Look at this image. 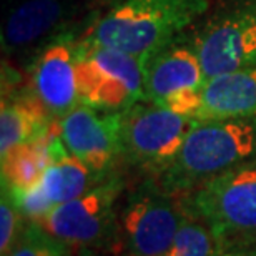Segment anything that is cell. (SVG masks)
Segmentation results:
<instances>
[{
    "instance_id": "2e32d148",
    "label": "cell",
    "mask_w": 256,
    "mask_h": 256,
    "mask_svg": "<svg viewBox=\"0 0 256 256\" xmlns=\"http://www.w3.org/2000/svg\"><path fill=\"white\" fill-rule=\"evenodd\" d=\"M57 124L58 120L37 140L22 143L5 153L2 156V185L10 190H30L38 185L50 163L48 143Z\"/></svg>"
},
{
    "instance_id": "7c38bea8",
    "label": "cell",
    "mask_w": 256,
    "mask_h": 256,
    "mask_svg": "<svg viewBox=\"0 0 256 256\" xmlns=\"http://www.w3.org/2000/svg\"><path fill=\"white\" fill-rule=\"evenodd\" d=\"M32 94L55 120L82 104L76 85V45L72 34L48 44L37 55L32 68Z\"/></svg>"
},
{
    "instance_id": "ffe728a7",
    "label": "cell",
    "mask_w": 256,
    "mask_h": 256,
    "mask_svg": "<svg viewBox=\"0 0 256 256\" xmlns=\"http://www.w3.org/2000/svg\"><path fill=\"white\" fill-rule=\"evenodd\" d=\"M216 256H256V243L223 250V252H220Z\"/></svg>"
},
{
    "instance_id": "e0dca14e",
    "label": "cell",
    "mask_w": 256,
    "mask_h": 256,
    "mask_svg": "<svg viewBox=\"0 0 256 256\" xmlns=\"http://www.w3.org/2000/svg\"><path fill=\"white\" fill-rule=\"evenodd\" d=\"M218 252L216 238L210 226L200 216L186 210L166 256H216Z\"/></svg>"
},
{
    "instance_id": "4fadbf2b",
    "label": "cell",
    "mask_w": 256,
    "mask_h": 256,
    "mask_svg": "<svg viewBox=\"0 0 256 256\" xmlns=\"http://www.w3.org/2000/svg\"><path fill=\"white\" fill-rule=\"evenodd\" d=\"M256 66L212 76L202 90V106L196 120L254 118Z\"/></svg>"
},
{
    "instance_id": "ba28073f",
    "label": "cell",
    "mask_w": 256,
    "mask_h": 256,
    "mask_svg": "<svg viewBox=\"0 0 256 256\" xmlns=\"http://www.w3.org/2000/svg\"><path fill=\"white\" fill-rule=\"evenodd\" d=\"M206 82L194 44L175 40L145 58V102L196 118Z\"/></svg>"
},
{
    "instance_id": "8992f818",
    "label": "cell",
    "mask_w": 256,
    "mask_h": 256,
    "mask_svg": "<svg viewBox=\"0 0 256 256\" xmlns=\"http://www.w3.org/2000/svg\"><path fill=\"white\" fill-rule=\"evenodd\" d=\"M196 118L163 108L150 102L120 112L122 162L153 178L175 162Z\"/></svg>"
},
{
    "instance_id": "3957f363",
    "label": "cell",
    "mask_w": 256,
    "mask_h": 256,
    "mask_svg": "<svg viewBox=\"0 0 256 256\" xmlns=\"http://www.w3.org/2000/svg\"><path fill=\"white\" fill-rule=\"evenodd\" d=\"M180 196L188 212L210 226L220 252L256 243V158Z\"/></svg>"
},
{
    "instance_id": "6da1fadb",
    "label": "cell",
    "mask_w": 256,
    "mask_h": 256,
    "mask_svg": "<svg viewBox=\"0 0 256 256\" xmlns=\"http://www.w3.org/2000/svg\"><path fill=\"white\" fill-rule=\"evenodd\" d=\"M206 8L208 0H118L84 40L148 58L180 38Z\"/></svg>"
},
{
    "instance_id": "5bb4252c",
    "label": "cell",
    "mask_w": 256,
    "mask_h": 256,
    "mask_svg": "<svg viewBox=\"0 0 256 256\" xmlns=\"http://www.w3.org/2000/svg\"><path fill=\"white\" fill-rule=\"evenodd\" d=\"M48 153L50 163L44 172L40 186L54 206L82 196L92 186L104 180L66 150L62 136H60L58 124L50 138Z\"/></svg>"
},
{
    "instance_id": "5b68a950",
    "label": "cell",
    "mask_w": 256,
    "mask_h": 256,
    "mask_svg": "<svg viewBox=\"0 0 256 256\" xmlns=\"http://www.w3.org/2000/svg\"><path fill=\"white\" fill-rule=\"evenodd\" d=\"M124 190V176L114 172L82 196L57 204L37 223L74 250L92 248L116 256L118 200Z\"/></svg>"
},
{
    "instance_id": "9a60e30c",
    "label": "cell",
    "mask_w": 256,
    "mask_h": 256,
    "mask_svg": "<svg viewBox=\"0 0 256 256\" xmlns=\"http://www.w3.org/2000/svg\"><path fill=\"white\" fill-rule=\"evenodd\" d=\"M52 115L34 94L2 96L0 106V156L22 143L37 140L52 126Z\"/></svg>"
},
{
    "instance_id": "7a4b0ae2",
    "label": "cell",
    "mask_w": 256,
    "mask_h": 256,
    "mask_svg": "<svg viewBox=\"0 0 256 256\" xmlns=\"http://www.w3.org/2000/svg\"><path fill=\"white\" fill-rule=\"evenodd\" d=\"M253 158H256V116L198 120L175 162L156 180L165 190L182 194Z\"/></svg>"
},
{
    "instance_id": "9c48e42d",
    "label": "cell",
    "mask_w": 256,
    "mask_h": 256,
    "mask_svg": "<svg viewBox=\"0 0 256 256\" xmlns=\"http://www.w3.org/2000/svg\"><path fill=\"white\" fill-rule=\"evenodd\" d=\"M204 76L256 66V0H240L204 24L193 40Z\"/></svg>"
},
{
    "instance_id": "44dd1931",
    "label": "cell",
    "mask_w": 256,
    "mask_h": 256,
    "mask_svg": "<svg viewBox=\"0 0 256 256\" xmlns=\"http://www.w3.org/2000/svg\"><path fill=\"white\" fill-rule=\"evenodd\" d=\"M75 256H105V253L102 252H96V250H92V248H78L75 250Z\"/></svg>"
},
{
    "instance_id": "277c9868",
    "label": "cell",
    "mask_w": 256,
    "mask_h": 256,
    "mask_svg": "<svg viewBox=\"0 0 256 256\" xmlns=\"http://www.w3.org/2000/svg\"><path fill=\"white\" fill-rule=\"evenodd\" d=\"M185 213L180 194L148 176L118 206L116 256H166Z\"/></svg>"
},
{
    "instance_id": "30bf717a",
    "label": "cell",
    "mask_w": 256,
    "mask_h": 256,
    "mask_svg": "<svg viewBox=\"0 0 256 256\" xmlns=\"http://www.w3.org/2000/svg\"><path fill=\"white\" fill-rule=\"evenodd\" d=\"M84 0H18L5 15L2 48L8 55L44 50L68 35L70 25L84 12Z\"/></svg>"
},
{
    "instance_id": "52a82bcc",
    "label": "cell",
    "mask_w": 256,
    "mask_h": 256,
    "mask_svg": "<svg viewBox=\"0 0 256 256\" xmlns=\"http://www.w3.org/2000/svg\"><path fill=\"white\" fill-rule=\"evenodd\" d=\"M76 85L82 104L124 112L145 102V58L84 40L76 45Z\"/></svg>"
},
{
    "instance_id": "8fae6325",
    "label": "cell",
    "mask_w": 256,
    "mask_h": 256,
    "mask_svg": "<svg viewBox=\"0 0 256 256\" xmlns=\"http://www.w3.org/2000/svg\"><path fill=\"white\" fill-rule=\"evenodd\" d=\"M66 150L98 178L115 172L122 160L120 112H102L80 104L58 120Z\"/></svg>"
},
{
    "instance_id": "ac0fdd59",
    "label": "cell",
    "mask_w": 256,
    "mask_h": 256,
    "mask_svg": "<svg viewBox=\"0 0 256 256\" xmlns=\"http://www.w3.org/2000/svg\"><path fill=\"white\" fill-rule=\"evenodd\" d=\"M8 256H75L68 244L52 236L37 222H27L18 243Z\"/></svg>"
},
{
    "instance_id": "d6986e66",
    "label": "cell",
    "mask_w": 256,
    "mask_h": 256,
    "mask_svg": "<svg viewBox=\"0 0 256 256\" xmlns=\"http://www.w3.org/2000/svg\"><path fill=\"white\" fill-rule=\"evenodd\" d=\"M27 220L24 218L17 203L5 186H2V200H0V256L8 253L18 243L24 233Z\"/></svg>"
}]
</instances>
